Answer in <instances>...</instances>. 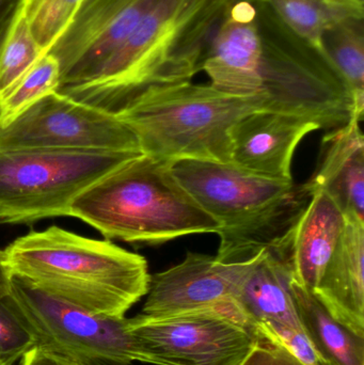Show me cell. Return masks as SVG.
I'll list each match as a JSON object with an SVG mask.
<instances>
[{
	"label": "cell",
	"mask_w": 364,
	"mask_h": 365,
	"mask_svg": "<svg viewBox=\"0 0 364 365\" xmlns=\"http://www.w3.org/2000/svg\"><path fill=\"white\" fill-rule=\"evenodd\" d=\"M226 6V0H155L93 75L60 93L115 113L149 88L192 81Z\"/></svg>",
	"instance_id": "obj_1"
},
{
	"label": "cell",
	"mask_w": 364,
	"mask_h": 365,
	"mask_svg": "<svg viewBox=\"0 0 364 365\" xmlns=\"http://www.w3.org/2000/svg\"><path fill=\"white\" fill-rule=\"evenodd\" d=\"M4 253L12 276L94 314L125 317L149 292L145 257L61 227L29 232Z\"/></svg>",
	"instance_id": "obj_2"
},
{
	"label": "cell",
	"mask_w": 364,
	"mask_h": 365,
	"mask_svg": "<svg viewBox=\"0 0 364 365\" xmlns=\"http://www.w3.org/2000/svg\"><path fill=\"white\" fill-rule=\"evenodd\" d=\"M70 217L91 225L107 240L149 246L216 234L222 227L175 179L171 163L145 154L77 195Z\"/></svg>",
	"instance_id": "obj_3"
},
{
	"label": "cell",
	"mask_w": 364,
	"mask_h": 365,
	"mask_svg": "<svg viewBox=\"0 0 364 365\" xmlns=\"http://www.w3.org/2000/svg\"><path fill=\"white\" fill-rule=\"evenodd\" d=\"M265 110L260 96L239 98L192 81L156 86L115 111L145 155L173 163H231V132L248 113Z\"/></svg>",
	"instance_id": "obj_4"
},
{
	"label": "cell",
	"mask_w": 364,
	"mask_h": 365,
	"mask_svg": "<svg viewBox=\"0 0 364 365\" xmlns=\"http://www.w3.org/2000/svg\"><path fill=\"white\" fill-rule=\"evenodd\" d=\"M262 40L260 91L265 111L307 118L333 130L363 121L354 96L331 60L291 31L266 6L254 4Z\"/></svg>",
	"instance_id": "obj_5"
},
{
	"label": "cell",
	"mask_w": 364,
	"mask_h": 365,
	"mask_svg": "<svg viewBox=\"0 0 364 365\" xmlns=\"http://www.w3.org/2000/svg\"><path fill=\"white\" fill-rule=\"evenodd\" d=\"M142 154L0 149V225L70 217L77 195Z\"/></svg>",
	"instance_id": "obj_6"
},
{
	"label": "cell",
	"mask_w": 364,
	"mask_h": 365,
	"mask_svg": "<svg viewBox=\"0 0 364 365\" xmlns=\"http://www.w3.org/2000/svg\"><path fill=\"white\" fill-rule=\"evenodd\" d=\"M138 361L155 365H237L259 338L236 304L128 319Z\"/></svg>",
	"instance_id": "obj_7"
},
{
	"label": "cell",
	"mask_w": 364,
	"mask_h": 365,
	"mask_svg": "<svg viewBox=\"0 0 364 365\" xmlns=\"http://www.w3.org/2000/svg\"><path fill=\"white\" fill-rule=\"evenodd\" d=\"M36 346L83 365L138 361L125 317L94 314L12 276L6 297Z\"/></svg>",
	"instance_id": "obj_8"
},
{
	"label": "cell",
	"mask_w": 364,
	"mask_h": 365,
	"mask_svg": "<svg viewBox=\"0 0 364 365\" xmlns=\"http://www.w3.org/2000/svg\"><path fill=\"white\" fill-rule=\"evenodd\" d=\"M0 149L140 152L134 133L113 111L53 92L0 128Z\"/></svg>",
	"instance_id": "obj_9"
},
{
	"label": "cell",
	"mask_w": 364,
	"mask_h": 365,
	"mask_svg": "<svg viewBox=\"0 0 364 365\" xmlns=\"http://www.w3.org/2000/svg\"><path fill=\"white\" fill-rule=\"evenodd\" d=\"M155 0H85L48 53L61 68L58 92L93 75L119 48Z\"/></svg>",
	"instance_id": "obj_10"
},
{
	"label": "cell",
	"mask_w": 364,
	"mask_h": 365,
	"mask_svg": "<svg viewBox=\"0 0 364 365\" xmlns=\"http://www.w3.org/2000/svg\"><path fill=\"white\" fill-rule=\"evenodd\" d=\"M172 173L188 195L222 227L243 220L286 195L294 181L269 179L232 163L185 160Z\"/></svg>",
	"instance_id": "obj_11"
},
{
	"label": "cell",
	"mask_w": 364,
	"mask_h": 365,
	"mask_svg": "<svg viewBox=\"0 0 364 365\" xmlns=\"http://www.w3.org/2000/svg\"><path fill=\"white\" fill-rule=\"evenodd\" d=\"M256 259L224 263L216 255L188 251L181 263L152 274L141 314L160 317L235 304Z\"/></svg>",
	"instance_id": "obj_12"
},
{
	"label": "cell",
	"mask_w": 364,
	"mask_h": 365,
	"mask_svg": "<svg viewBox=\"0 0 364 365\" xmlns=\"http://www.w3.org/2000/svg\"><path fill=\"white\" fill-rule=\"evenodd\" d=\"M227 8L203 56L201 71L215 89L239 98L260 91L262 40L252 2L226 0Z\"/></svg>",
	"instance_id": "obj_13"
},
{
	"label": "cell",
	"mask_w": 364,
	"mask_h": 365,
	"mask_svg": "<svg viewBox=\"0 0 364 365\" xmlns=\"http://www.w3.org/2000/svg\"><path fill=\"white\" fill-rule=\"evenodd\" d=\"M320 128L299 115L265 110L248 113L231 132V163L261 177L293 181L295 150L308 134Z\"/></svg>",
	"instance_id": "obj_14"
},
{
	"label": "cell",
	"mask_w": 364,
	"mask_h": 365,
	"mask_svg": "<svg viewBox=\"0 0 364 365\" xmlns=\"http://www.w3.org/2000/svg\"><path fill=\"white\" fill-rule=\"evenodd\" d=\"M344 225L345 216L336 202L323 191H314L290 235L269 253L286 266L292 280L313 292Z\"/></svg>",
	"instance_id": "obj_15"
},
{
	"label": "cell",
	"mask_w": 364,
	"mask_h": 365,
	"mask_svg": "<svg viewBox=\"0 0 364 365\" xmlns=\"http://www.w3.org/2000/svg\"><path fill=\"white\" fill-rule=\"evenodd\" d=\"M306 185L312 193L328 195L344 216L364 221V137L359 120L324 135L318 165Z\"/></svg>",
	"instance_id": "obj_16"
},
{
	"label": "cell",
	"mask_w": 364,
	"mask_h": 365,
	"mask_svg": "<svg viewBox=\"0 0 364 365\" xmlns=\"http://www.w3.org/2000/svg\"><path fill=\"white\" fill-rule=\"evenodd\" d=\"M313 294L336 321L364 338V221L345 217Z\"/></svg>",
	"instance_id": "obj_17"
},
{
	"label": "cell",
	"mask_w": 364,
	"mask_h": 365,
	"mask_svg": "<svg viewBox=\"0 0 364 365\" xmlns=\"http://www.w3.org/2000/svg\"><path fill=\"white\" fill-rule=\"evenodd\" d=\"M311 197L312 191L306 182L295 184L266 207L220 227L216 233L220 237L216 257L224 263H244L277 250L294 229Z\"/></svg>",
	"instance_id": "obj_18"
},
{
	"label": "cell",
	"mask_w": 364,
	"mask_h": 365,
	"mask_svg": "<svg viewBox=\"0 0 364 365\" xmlns=\"http://www.w3.org/2000/svg\"><path fill=\"white\" fill-rule=\"evenodd\" d=\"M291 277L286 266L275 255H259L235 299L246 321L256 330L262 325H279L303 330L295 307Z\"/></svg>",
	"instance_id": "obj_19"
},
{
	"label": "cell",
	"mask_w": 364,
	"mask_h": 365,
	"mask_svg": "<svg viewBox=\"0 0 364 365\" xmlns=\"http://www.w3.org/2000/svg\"><path fill=\"white\" fill-rule=\"evenodd\" d=\"M303 332L329 365H364V338L336 321L313 292L291 280Z\"/></svg>",
	"instance_id": "obj_20"
},
{
	"label": "cell",
	"mask_w": 364,
	"mask_h": 365,
	"mask_svg": "<svg viewBox=\"0 0 364 365\" xmlns=\"http://www.w3.org/2000/svg\"><path fill=\"white\" fill-rule=\"evenodd\" d=\"M266 6L291 31L325 55L323 36L346 19L364 17L359 0H245ZM326 56V55H325Z\"/></svg>",
	"instance_id": "obj_21"
},
{
	"label": "cell",
	"mask_w": 364,
	"mask_h": 365,
	"mask_svg": "<svg viewBox=\"0 0 364 365\" xmlns=\"http://www.w3.org/2000/svg\"><path fill=\"white\" fill-rule=\"evenodd\" d=\"M323 51L348 83L356 103L364 113V17L346 19L323 36Z\"/></svg>",
	"instance_id": "obj_22"
},
{
	"label": "cell",
	"mask_w": 364,
	"mask_h": 365,
	"mask_svg": "<svg viewBox=\"0 0 364 365\" xmlns=\"http://www.w3.org/2000/svg\"><path fill=\"white\" fill-rule=\"evenodd\" d=\"M44 53L34 38L21 0L0 49V98L6 96Z\"/></svg>",
	"instance_id": "obj_23"
},
{
	"label": "cell",
	"mask_w": 364,
	"mask_h": 365,
	"mask_svg": "<svg viewBox=\"0 0 364 365\" xmlns=\"http://www.w3.org/2000/svg\"><path fill=\"white\" fill-rule=\"evenodd\" d=\"M60 81L59 61L51 53H45L16 85L0 98V128L9 125L45 96L58 92Z\"/></svg>",
	"instance_id": "obj_24"
},
{
	"label": "cell",
	"mask_w": 364,
	"mask_h": 365,
	"mask_svg": "<svg viewBox=\"0 0 364 365\" xmlns=\"http://www.w3.org/2000/svg\"><path fill=\"white\" fill-rule=\"evenodd\" d=\"M85 0H23L36 42L44 53L55 44Z\"/></svg>",
	"instance_id": "obj_25"
},
{
	"label": "cell",
	"mask_w": 364,
	"mask_h": 365,
	"mask_svg": "<svg viewBox=\"0 0 364 365\" xmlns=\"http://www.w3.org/2000/svg\"><path fill=\"white\" fill-rule=\"evenodd\" d=\"M33 346V336L17 317L6 297L0 300V365L16 364Z\"/></svg>",
	"instance_id": "obj_26"
},
{
	"label": "cell",
	"mask_w": 364,
	"mask_h": 365,
	"mask_svg": "<svg viewBox=\"0 0 364 365\" xmlns=\"http://www.w3.org/2000/svg\"><path fill=\"white\" fill-rule=\"evenodd\" d=\"M256 331L284 345L303 365H329L321 357L303 330L279 325H262L256 327Z\"/></svg>",
	"instance_id": "obj_27"
},
{
	"label": "cell",
	"mask_w": 364,
	"mask_h": 365,
	"mask_svg": "<svg viewBox=\"0 0 364 365\" xmlns=\"http://www.w3.org/2000/svg\"><path fill=\"white\" fill-rule=\"evenodd\" d=\"M259 334V332H258ZM237 365H303L284 345L259 334L258 340Z\"/></svg>",
	"instance_id": "obj_28"
},
{
	"label": "cell",
	"mask_w": 364,
	"mask_h": 365,
	"mask_svg": "<svg viewBox=\"0 0 364 365\" xmlns=\"http://www.w3.org/2000/svg\"><path fill=\"white\" fill-rule=\"evenodd\" d=\"M19 365H83L68 358L51 351H45L38 346L32 347L19 360Z\"/></svg>",
	"instance_id": "obj_29"
},
{
	"label": "cell",
	"mask_w": 364,
	"mask_h": 365,
	"mask_svg": "<svg viewBox=\"0 0 364 365\" xmlns=\"http://www.w3.org/2000/svg\"><path fill=\"white\" fill-rule=\"evenodd\" d=\"M21 0H0V40L4 38L9 24Z\"/></svg>",
	"instance_id": "obj_30"
},
{
	"label": "cell",
	"mask_w": 364,
	"mask_h": 365,
	"mask_svg": "<svg viewBox=\"0 0 364 365\" xmlns=\"http://www.w3.org/2000/svg\"><path fill=\"white\" fill-rule=\"evenodd\" d=\"M12 274L6 264V253L0 250V300L10 295Z\"/></svg>",
	"instance_id": "obj_31"
},
{
	"label": "cell",
	"mask_w": 364,
	"mask_h": 365,
	"mask_svg": "<svg viewBox=\"0 0 364 365\" xmlns=\"http://www.w3.org/2000/svg\"><path fill=\"white\" fill-rule=\"evenodd\" d=\"M4 36H6V34H4ZM4 38H2L1 40H0V49H1V45H2V42H4Z\"/></svg>",
	"instance_id": "obj_32"
},
{
	"label": "cell",
	"mask_w": 364,
	"mask_h": 365,
	"mask_svg": "<svg viewBox=\"0 0 364 365\" xmlns=\"http://www.w3.org/2000/svg\"><path fill=\"white\" fill-rule=\"evenodd\" d=\"M359 1L364 2V0H359Z\"/></svg>",
	"instance_id": "obj_33"
}]
</instances>
